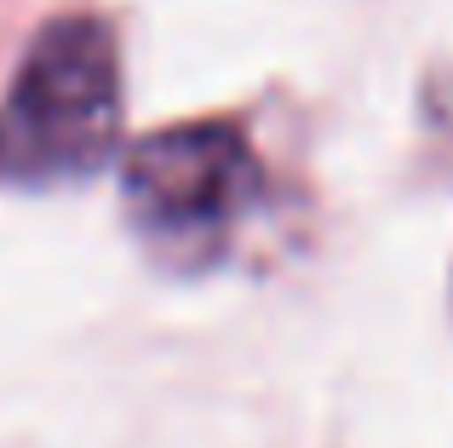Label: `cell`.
I'll return each mask as SVG.
<instances>
[{"instance_id":"cell-1","label":"cell","mask_w":453,"mask_h":448,"mask_svg":"<svg viewBox=\"0 0 453 448\" xmlns=\"http://www.w3.org/2000/svg\"><path fill=\"white\" fill-rule=\"evenodd\" d=\"M121 133V69L98 18H58L35 35L6 115L0 173L18 184H69L110 161Z\"/></svg>"},{"instance_id":"cell-2","label":"cell","mask_w":453,"mask_h":448,"mask_svg":"<svg viewBox=\"0 0 453 448\" xmlns=\"http://www.w3.org/2000/svg\"><path fill=\"white\" fill-rule=\"evenodd\" d=\"M258 156L235 127H166L127 156V213L150 253L173 270H207L224 259L235 224L253 213Z\"/></svg>"}]
</instances>
